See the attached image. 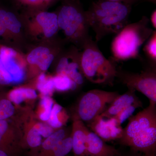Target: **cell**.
Segmentation results:
<instances>
[{
	"mask_svg": "<svg viewBox=\"0 0 156 156\" xmlns=\"http://www.w3.org/2000/svg\"><path fill=\"white\" fill-rule=\"evenodd\" d=\"M156 102L129 118L119 142L144 156H156Z\"/></svg>",
	"mask_w": 156,
	"mask_h": 156,
	"instance_id": "6da1fadb",
	"label": "cell"
},
{
	"mask_svg": "<svg viewBox=\"0 0 156 156\" xmlns=\"http://www.w3.org/2000/svg\"><path fill=\"white\" fill-rule=\"evenodd\" d=\"M131 5L108 0L92 3L86 11L90 28L95 34L96 42L108 35L116 34L128 24Z\"/></svg>",
	"mask_w": 156,
	"mask_h": 156,
	"instance_id": "7a4b0ae2",
	"label": "cell"
},
{
	"mask_svg": "<svg viewBox=\"0 0 156 156\" xmlns=\"http://www.w3.org/2000/svg\"><path fill=\"white\" fill-rule=\"evenodd\" d=\"M153 31L146 16L137 22L127 24L116 34L112 42L113 60L125 61L137 58L140 48Z\"/></svg>",
	"mask_w": 156,
	"mask_h": 156,
	"instance_id": "3957f363",
	"label": "cell"
},
{
	"mask_svg": "<svg viewBox=\"0 0 156 156\" xmlns=\"http://www.w3.org/2000/svg\"><path fill=\"white\" fill-rule=\"evenodd\" d=\"M82 48L80 66L84 77L93 83H112L118 70L114 61L105 58L90 37Z\"/></svg>",
	"mask_w": 156,
	"mask_h": 156,
	"instance_id": "277c9868",
	"label": "cell"
},
{
	"mask_svg": "<svg viewBox=\"0 0 156 156\" xmlns=\"http://www.w3.org/2000/svg\"><path fill=\"white\" fill-rule=\"evenodd\" d=\"M57 14L59 30L70 42L82 48L90 37L86 11L78 4L67 3Z\"/></svg>",
	"mask_w": 156,
	"mask_h": 156,
	"instance_id": "5b68a950",
	"label": "cell"
},
{
	"mask_svg": "<svg viewBox=\"0 0 156 156\" xmlns=\"http://www.w3.org/2000/svg\"><path fill=\"white\" fill-rule=\"evenodd\" d=\"M116 92L93 89L86 92L79 100L74 119L88 123L102 113L117 96Z\"/></svg>",
	"mask_w": 156,
	"mask_h": 156,
	"instance_id": "8992f818",
	"label": "cell"
},
{
	"mask_svg": "<svg viewBox=\"0 0 156 156\" xmlns=\"http://www.w3.org/2000/svg\"><path fill=\"white\" fill-rule=\"evenodd\" d=\"M116 77L128 89L141 92L150 101L156 103V73L154 70L133 73L117 70Z\"/></svg>",
	"mask_w": 156,
	"mask_h": 156,
	"instance_id": "52a82bcc",
	"label": "cell"
},
{
	"mask_svg": "<svg viewBox=\"0 0 156 156\" xmlns=\"http://www.w3.org/2000/svg\"><path fill=\"white\" fill-rule=\"evenodd\" d=\"M25 23L29 34L39 40L52 38L59 30L57 14L53 12L39 11L28 17Z\"/></svg>",
	"mask_w": 156,
	"mask_h": 156,
	"instance_id": "ba28073f",
	"label": "cell"
},
{
	"mask_svg": "<svg viewBox=\"0 0 156 156\" xmlns=\"http://www.w3.org/2000/svg\"><path fill=\"white\" fill-rule=\"evenodd\" d=\"M18 118L15 121L22 133L21 148L30 149L31 156H34L43 141L42 136L35 126L37 121L36 118L33 111L27 108L21 110Z\"/></svg>",
	"mask_w": 156,
	"mask_h": 156,
	"instance_id": "9c48e42d",
	"label": "cell"
},
{
	"mask_svg": "<svg viewBox=\"0 0 156 156\" xmlns=\"http://www.w3.org/2000/svg\"><path fill=\"white\" fill-rule=\"evenodd\" d=\"M0 60L4 69L13 78L14 84L22 83L27 76L25 56L9 46L0 44Z\"/></svg>",
	"mask_w": 156,
	"mask_h": 156,
	"instance_id": "30bf717a",
	"label": "cell"
},
{
	"mask_svg": "<svg viewBox=\"0 0 156 156\" xmlns=\"http://www.w3.org/2000/svg\"><path fill=\"white\" fill-rule=\"evenodd\" d=\"M22 133L13 119L0 120V149L16 156L22 149Z\"/></svg>",
	"mask_w": 156,
	"mask_h": 156,
	"instance_id": "8fae6325",
	"label": "cell"
},
{
	"mask_svg": "<svg viewBox=\"0 0 156 156\" xmlns=\"http://www.w3.org/2000/svg\"><path fill=\"white\" fill-rule=\"evenodd\" d=\"M81 52L74 48L62 54L56 68V74H64L81 86L84 83V77L80 66Z\"/></svg>",
	"mask_w": 156,
	"mask_h": 156,
	"instance_id": "7c38bea8",
	"label": "cell"
},
{
	"mask_svg": "<svg viewBox=\"0 0 156 156\" xmlns=\"http://www.w3.org/2000/svg\"><path fill=\"white\" fill-rule=\"evenodd\" d=\"M88 125L92 132L105 142L119 140L122 135L123 128L114 118L99 115Z\"/></svg>",
	"mask_w": 156,
	"mask_h": 156,
	"instance_id": "4fadbf2b",
	"label": "cell"
},
{
	"mask_svg": "<svg viewBox=\"0 0 156 156\" xmlns=\"http://www.w3.org/2000/svg\"><path fill=\"white\" fill-rule=\"evenodd\" d=\"M135 91L128 89L122 95H119L115 98L101 115L106 118H113L120 112L131 105L142 106L141 101L136 97Z\"/></svg>",
	"mask_w": 156,
	"mask_h": 156,
	"instance_id": "5bb4252c",
	"label": "cell"
},
{
	"mask_svg": "<svg viewBox=\"0 0 156 156\" xmlns=\"http://www.w3.org/2000/svg\"><path fill=\"white\" fill-rule=\"evenodd\" d=\"M89 131L84 122L78 119H74L71 134L72 138V151L74 156H88L87 141Z\"/></svg>",
	"mask_w": 156,
	"mask_h": 156,
	"instance_id": "9a60e30c",
	"label": "cell"
},
{
	"mask_svg": "<svg viewBox=\"0 0 156 156\" xmlns=\"http://www.w3.org/2000/svg\"><path fill=\"white\" fill-rule=\"evenodd\" d=\"M87 151L88 156H119L120 155L115 148L107 144L105 141L90 131L87 135Z\"/></svg>",
	"mask_w": 156,
	"mask_h": 156,
	"instance_id": "2e32d148",
	"label": "cell"
},
{
	"mask_svg": "<svg viewBox=\"0 0 156 156\" xmlns=\"http://www.w3.org/2000/svg\"><path fill=\"white\" fill-rule=\"evenodd\" d=\"M0 21L9 32L11 38L19 36L22 23L15 14L10 11L0 9Z\"/></svg>",
	"mask_w": 156,
	"mask_h": 156,
	"instance_id": "e0dca14e",
	"label": "cell"
},
{
	"mask_svg": "<svg viewBox=\"0 0 156 156\" xmlns=\"http://www.w3.org/2000/svg\"><path fill=\"white\" fill-rule=\"evenodd\" d=\"M67 136V133L64 129L60 128L57 129L42 141L41 144L34 156H47L59 141Z\"/></svg>",
	"mask_w": 156,
	"mask_h": 156,
	"instance_id": "ac0fdd59",
	"label": "cell"
},
{
	"mask_svg": "<svg viewBox=\"0 0 156 156\" xmlns=\"http://www.w3.org/2000/svg\"><path fill=\"white\" fill-rule=\"evenodd\" d=\"M59 48L58 47L55 50H51L45 46H39L32 49L25 56L27 68H28L31 72L35 73L37 66L42 60L50 53Z\"/></svg>",
	"mask_w": 156,
	"mask_h": 156,
	"instance_id": "d6986e66",
	"label": "cell"
},
{
	"mask_svg": "<svg viewBox=\"0 0 156 156\" xmlns=\"http://www.w3.org/2000/svg\"><path fill=\"white\" fill-rule=\"evenodd\" d=\"M8 98L13 104L19 105L26 100H33L37 97L36 90L31 87H16L7 93Z\"/></svg>",
	"mask_w": 156,
	"mask_h": 156,
	"instance_id": "ffe728a7",
	"label": "cell"
},
{
	"mask_svg": "<svg viewBox=\"0 0 156 156\" xmlns=\"http://www.w3.org/2000/svg\"><path fill=\"white\" fill-rule=\"evenodd\" d=\"M36 87L41 96H51L55 91L53 76L47 75L45 72L39 74L36 82Z\"/></svg>",
	"mask_w": 156,
	"mask_h": 156,
	"instance_id": "44dd1931",
	"label": "cell"
},
{
	"mask_svg": "<svg viewBox=\"0 0 156 156\" xmlns=\"http://www.w3.org/2000/svg\"><path fill=\"white\" fill-rule=\"evenodd\" d=\"M53 77L54 88L58 92L74 91L79 86L69 77L64 74L56 73Z\"/></svg>",
	"mask_w": 156,
	"mask_h": 156,
	"instance_id": "7402d4cb",
	"label": "cell"
},
{
	"mask_svg": "<svg viewBox=\"0 0 156 156\" xmlns=\"http://www.w3.org/2000/svg\"><path fill=\"white\" fill-rule=\"evenodd\" d=\"M0 87V120L11 119L15 113V108L6 93Z\"/></svg>",
	"mask_w": 156,
	"mask_h": 156,
	"instance_id": "603a6c76",
	"label": "cell"
},
{
	"mask_svg": "<svg viewBox=\"0 0 156 156\" xmlns=\"http://www.w3.org/2000/svg\"><path fill=\"white\" fill-rule=\"evenodd\" d=\"M71 136H68L59 141L46 156H66L72 151Z\"/></svg>",
	"mask_w": 156,
	"mask_h": 156,
	"instance_id": "cb8c5ba5",
	"label": "cell"
},
{
	"mask_svg": "<svg viewBox=\"0 0 156 156\" xmlns=\"http://www.w3.org/2000/svg\"><path fill=\"white\" fill-rule=\"evenodd\" d=\"M144 53L154 66L156 63V31L154 30L147 41L143 49Z\"/></svg>",
	"mask_w": 156,
	"mask_h": 156,
	"instance_id": "d4e9b609",
	"label": "cell"
},
{
	"mask_svg": "<svg viewBox=\"0 0 156 156\" xmlns=\"http://www.w3.org/2000/svg\"><path fill=\"white\" fill-rule=\"evenodd\" d=\"M41 96L40 105L42 110L39 113V118L42 122H46L49 119L54 105V101L51 96Z\"/></svg>",
	"mask_w": 156,
	"mask_h": 156,
	"instance_id": "484cf974",
	"label": "cell"
},
{
	"mask_svg": "<svg viewBox=\"0 0 156 156\" xmlns=\"http://www.w3.org/2000/svg\"><path fill=\"white\" fill-rule=\"evenodd\" d=\"M63 110V107L58 104L53 105L49 119L46 122L54 129L57 130L62 128L64 123L59 119V115Z\"/></svg>",
	"mask_w": 156,
	"mask_h": 156,
	"instance_id": "4316f807",
	"label": "cell"
},
{
	"mask_svg": "<svg viewBox=\"0 0 156 156\" xmlns=\"http://www.w3.org/2000/svg\"><path fill=\"white\" fill-rule=\"evenodd\" d=\"M24 5L36 9L46 8L55 0H18Z\"/></svg>",
	"mask_w": 156,
	"mask_h": 156,
	"instance_id": "83f0119b",
	"label": "cell"
},
{
	"mask_svg": "<svg viewBox=\"0 0 156 156\" xmlns=\"http://www.w3.org/2000/svg\"><path fill=\"white\" fill-rule=\"evenodd\" d=\"M138 107H140V106L139 105H130L121 111L113 118L118 121V122L119 123L120 125H122V123L124 122L127 119H129L132 115L135 109L136 108H138Z\"/></svg>",
	"mask_w": 156,
	"mask_h": 156,
	"instance_id": "f1b7e54d",
	"label": "cell"
},
{
	"mask_svg": "<svg viewBox=\"0 0 156 156\" xmlns=\"http://www.w3.org/2000/svg\"><path fill=\"white\" fill-rule=\"evenodd\" d=\"M35 126L41 136L45 138L50 136L56 130L48 125V123L42 121L40 122L37 120L36 122Z\"/></svg>",
	"mask_w": 156,
	"mask_h": 156,
	"instance_id": "f546056e",
	"label": "cell"
},
{
	"mask_svg": "<svg viewBox=\"0 0 156 156\" xmlns=\"http://www.w3.org/2000/svg\"><path fill=\"white\" fill-rule=\"evenodd\" d=\"M0 37L5 39V40H9L11 39V36L9 32L7 30L5 27L0 21Z\"/></svg>",
	"mask_w": 156,
	"mask_h": 156,
	"instance_id": "4dcf8cb0",
	"label": "cell"
},
{
	"mask_svg": "<svg viewBox=\"0 0 156 156\" xmlns=\"http://www.w3.org/2000/svg\"><path fill=\"white\" fill-rule=\"evenodd\" d=\"M151 22L154 28H156V11L155 10L151 16Z\"/></svg>",
	"mask_w": 156,
	"mask_h": 156,
	"instance_id": "1f68e13d",
	"label": "cell"
},
{
	"mask_svg": "<svg viewBox=\"0 0 156 156\" xmlns=\"http://www.w3.org/2000/svg\"><path fill=\"white\" fill-rule=\"evenodd\" d=\"M108 1L125 3V4H128V5H131V4L135 2L136 0H108Z\"/></svg>",
	"mask_w": 156,
	"mask_h": 156,
	"instance_id": "d6a6232c",
	"label": "cell"
},
{
	"mask_svg": "<svg viewBox=\"0 0 156 156\" xmlns=\"http://www.w3.org/2000/svg\"><path fill=\"white\" fill-rule=\"evenodd\" d=\"M0 156H11L6 153V152L0 149Z\"/></svg>",
	"mask_w": 156,
	"mask_h": 156,
	"instance_id": "836d02e7",
	"label": "cell"
},
{
	"mask_svg": "<svg viewBox=\"0 0 156 156\" xmlns=\"http://www.w3.org/2000/svg\"><path fill=\"white\" fill-rule=\"evenodd\" d=\"M150 1L151 2H153V3L156 2V0H150Z\"/></svg>",
	"mask_w": 156,
	"mask_h": 156,
	"instance_id": "e575fe53",
	"label": "cell"
}]
</instances>
